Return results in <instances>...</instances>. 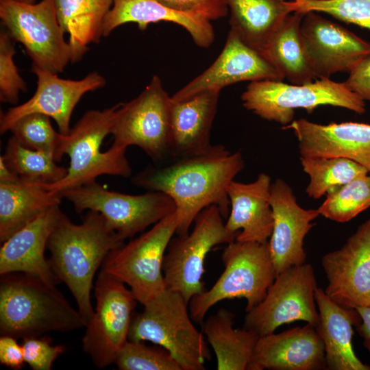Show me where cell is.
I'll return each mask as SVG.
<instances>
[{
    "label": "cell",
    "instance_id": "cell-40",
    "mask_svg": "<svg viewBox=\"0 0 370 370\" xmlns=\"http://www.w3.org/2000/svg\"><path fill=\"white\" fill-rule=\"evenodd\" d=\"M168 8L189 14L203 16L214 21L228 13L227 0H158Z\"/></svg>",
    "mask_w": 370,
    "mask_h": 370
},
{
    "label": "cell",
    "instance_id": "cell-39",
    "mask_svg": "<svg viewBox=\"0 0 370 370\" xmlns=\"http://www.w3.org/2000/svg\"><path fill=\"white\" fill-rule=\"evenodd\" d=\"M22 347L25 362L34 370H50L53 362L65 352L62 345H52L49 338H23Z\"/></svg>",
    "mask_w": 370,
    "mask_h": 370
},
{
    "label": "cell",
    "instance_id": "cell-44",
    "mask_svg": "<svg viewBox=\"0 0 370 370\" xmlns=\"http://www.w3.org/2000/svg\"><path fill=\"white\" fill-rule=\"evenodd\" d=\"M19 177L12 172L5 163L2 156L0 157V182H11Z\"/></svg>",
    "mask_w": 370,
    "mask_h": 370
},
{
    "label": "cell",
    "instance_id": "cell-19",
    "mask_svg": "<svg viewBox=\"0 0 370 370\" xmlns=\"http://www.w3.org/2000/svg\"><path fill=\"white\" fill-rule=\"evenodd\" d=\"M270 192L273 225L268 243L278 275L306 262L304 240L320 214L317 209L301 207L291 186L282 179L271 184Z\"/></svg>",
    "mask_w": 370,
    "mask_h": 370
},
{
    "label": "cell",
    "instance_id": "cell-28",
    "mask_svg": "<svg viewBox=\"0 0 370 370\" xmlns=\"http://www.w3.org/2000/svg\"><path fill=\"white\" fill-rule=\"evenodd\" d=\"M230 29L249 46L262 52L292 12L285 0H227Z\"/></svg>",
    "mask_w": 370,
    "mask_h": 370
},
{
    "label": "cell",
    "instance_id": "cell-24",
    "mask_svg": "<svg viewBox=\"0 0 370 370\" xmlns=\"http://www.w3.org/2000/svg\"><path fill=\"white\" fill-rule=\"evenodd\" d=\"M220 91H204L173 101L171 107V148L173 160L201 156L215 150L210 131Z\"/></svg>",
    "mask_w": 370,
    "mask_h": 370
},
{
    "label": "cell",
    "instance_id": "cell-13",
    "mask_svg": "<svg viewBox=\"0 0 370 370\" xmlns=\"http://www.w3.org/2000/svg\"><path fill=\"white\" fill-rule=\"evenodd\" d=\"M95 311L88 322L82 347L95 365L103 369L114 363L128 340L137 300L125 284L101 269L95 286Z\"/></svg>",
    "mask_w": 370,
    "mask_h": 370
},
{
    "label": "cell",
    "instance_id": "cell-29",
    "mask_svg": "<svg viewBox=\"0 0 370 370\" xmlns=\"http://www.w3.org/2000/svg\"><path fill=\"white\" fill-rule=\"evenodd\" d=\"M58 21L69 36L71 62L80 60L90 43L103 36L104 19L113 0H54Z\"/></svg>",
    "mask_w": 370,
    "mask_h": 370
},
{
    "label": "cell",
    "instance_id": "cell-6",
    "mask_svg": "<svg viewBox=\"0 0 370 370\" xmlns=\"http://www.w3.org/2000/svg\"><path fill=\"white\" fill-rule=\"evenodd\" d=\"M120 103L103 110L87 111L66 135L65 154L70 158L66 175L58 182L42 184L53 193L95 181L103 175L129 177L132 169L126 149L110 147L101 151L104 138L112 132Z\"/></svg>",
    "mask_w": 370,
    "mask_h": 370
},
{
    "label": "cell",
    "instance_id": "cell-38",
    "mask_svg": "<svg viewBox=\"0 0 370 370\" xmlns=\"http://www.w3.org/2000/svg\"><path fill=\"white\" fill-rule=\"evenodd\" d=\"M15 53L12 38L8 32L0 34V99L16 103L21 91L26 90V84L18 72L14 61Z\"/></svg>",
    "mask_w": 370,
    "mask_h": 370
},
{
    "label": "cell",
    "instance_id": "cell-23",
    "mask_svg": "<svg viewBox=\"0 0 370 370\" xmlns=\"http://www.w3.org/2000/svg\"><path fill=\"white\" fill-rule=\"evenodd\" d=\"M271 177L260 173L251 183L233 180L228 186L230 212L225 223L236 241L267 243L270 238L273 217L270 204Z\"/></svg>",
    "mask_w": 370,
    "mask_h": 370
},
{
    "label": "cell",
    "instance_id": "cell-31",
    "mask_svg": "<svg viewBox=\"0 0 370 370\" xmlns=\"http://www.w3.org/2000/svg\"><path fill=\"white\" fill-rule=\"evenodd\" d=\"M304 14H290L261 52L293 84H308L317 79L300 34Z\"/></svg>",
    "mask_w": 370,
    "mask_h": 370
},
{
    "label": "cell",
    "instance_id": "cell-21",
    "mask_svg": "<svg viewBox=\"0 0 370 370\" xmlns=\"http://www.w3.org/2000/svg\"><path fill=\"white\" fill-rule=\"evenodd\" d=\"M326 369L323 341L307 323L260 336L247 370Z\"/></svg>",
    "mask_w": 370,
    "mask_h": 370
},
{
    "label": "cell",
    "instance_id": "cell-35",
    "mask_svg": "<svg viewBox=\"0 0 370 370\" xmlns=\"http://www.w3.org/2000/svg\"><path fill=\"white\" fill-rule=\"evenodd\" d=\"M9 131L24 147L48 154L56 162L60 161L65 154L66 135L56 132L50 117L44 114L25 115Z\"/></svg>",
    "mask_w": 370,
    "mask_h": 370
},
{
    "label": "cell",
    "instance_id": "cell-43",
    "mask_svg": "<svg viewBox=\"0 0 370 370\" xmlns=\"http://www.w3.org/2000/svg\"><path fill=\"white\" fill-rule=\"evenodd\" d=\"M360 317V322L356 326L357 331L363 339L365 347L370 353V305L356 309Z\"/></svg>",
    "mask_w": 370,
    "mask_h": 370
},
{
    "label": "cell",
    "instance_id": "cell-1",
    "mask_svg": "<svg viewBox=\"0 0 370 370\" xmlns=\"http://www.w3.org/2000/svg\"><path fill=\"white\" fill-rule=\"evenodd\" d=\"M240 151L231 153L223 145L201 156L181 158L160 167L150 166L133 178L137 186L169 196L175 206V234L189 232L196 217L216 206L223 219L229 215L227 188L244 168Z\"/></svg>",
    "mask_w": 370,
    "mask_h": 370
},
{
    "label": "cell",
    "instance_id": "cell-18",
    "mask_svg": "<svg viewBox=\"0 0 370 370\" xmlns=\"http://www.w3.org/2000/svg\"><path fill=\"white\" fill-rule=\"evenodd\" d=\"M284 79L260 51L249 46L230 29L215 61L171 98L173 101H179L204 91L221 92L224 87L240 82Z\"/></svg>",
    "mask_w": 370,
    "mask_h": 370
},
{
    "label": "cell",
    "instance_id": "cell-33",
    "mask_svg": "<svg viewBox=\"0 0 370 370\" xmlns=\"http://www.w3.org/2000/svg\"><path fill=\"white\" fill-rule=\"evenodd\" d=\"M300 163L310 178L306 193L313 199H319L331 189L369 173L360 164L344 158L300 156Z\"/></svg>",
    "mask_w": 370,
    "mask_h": 370
},
{
    "label": "cell",
    "instance_id": "cell-42",
    "mask_svg": "<svg viewBox=\"0 0 370 370\" xmlns=\"http://www.w3.org/2000/svg\"><path fill=\"white\" fill-rule=\"evenodd\" d=\"M0 362L14 370L21 369L25 362L22 345H20L16 338L1 335L0 338Z\"/></svg>",
    "mask_w": 370,
    "mask_h": 370
},
{
    "label": "cell",
    "instance_id": "cell-30",
    "mask_svg": "<svg viewBox=\"0 0 370 370\" xmlns=\"http://www.w3.org/2000/svg\"><path fill=\"white\" fill-rule=\"evenodd\" d=\"M234 318L233 312L221 308L201 323L218 370H247L260 337L245 328H234Z\"/></svg>",
    "mask_w": 370,
    "mask_h": 370
},
{
    "label": "cell",
    "instance_id": "cell-4",
    "mask_svg": "<svg viewBox=\"0 0 370 370\" xmlns=\"http://www.w3.org/2000/svg\"><path fill=\"white\" fill-rule=\"evenodd\" d=\"M143 306V310L132 318L128 340L150 341L164 348L182 370L205 369L209 349L192 323L184 297L166 288Z\"/></svg>",
    "mask_w": 370,
    "mask_h": 370
},
{
    "label": "cell",
    "instance_id": "cell-25",
    "mask_svg": "<svg viewBox=\"0 0 370 370\" xmlns=\"http://www.w3.org/2000/svg\"><path fill=\"white\" fill-rule=\"evenodd\" d=\"M314 297L319 312L315 329L324 345L326 369L370 370V365L357 357L352 346L353 328L360 322L358 311L337 304L319 287Z\"/></svg>",
    "mask_w": 370,
    "mask_h": 370
},
{
    "label": "cell",
    "instance_id": "cell-10",
    "mask_svg": "<svg viewBox=\"0 0 370 370\" xmlns=\"http://www.w3.org/2000/svg\"><path fill=\"white\" fill-rule=\"evenodd\" d=\"M171 107V97L160 78L153 75L140 95L120 103L111 147L127 149L137 146L155 162L173 158Z\"/></svg>",
    "mask_w": 370,
    "mask_h": 370
},
{
    "label": "cell",
    "instance_id": "cell-7",
    "mask_svg": "<svg viewBox=\"0 0 370 370\" xmlns=\"http://www.w3.org/2000/svg\"><path fill=\"white\" fill-rule=\"evenodd\" d=\"M241 100L247 110L283 126L293 121L295 110L299 108L309 114L320 106L341 107L360 114L365 112V101L344 82L327 78L301 85L277 80L251 82L242 94Z\"/></svg>",
    "mask_w": 370,
    "mask_h": 370
},
{
    "label": "cell",
    "instance_id": "cell-22",
    "mask_svg": "<svg viewBox=\"0 0 370 370\" xmlns=\"http://www.w3.org/2000/svg\"><path fill=\"white\" fill-rule=\"evenodd\" d=\"M62 211L53 206L5 241L0 249V275L25 273L53 285L60 282L45 256Z\"/></svg>",
    "mask_w": 370,
    "mask_h": 370
},
{
    "label": "cell",
    "instance_id": "cell-34",
    "mask_svg": "<svg viewBox=\"0 0 370 370\" xmlns=\"http://www.w3.org/2000/svg\"><path fill=\"white\" fill-rule=\"evenodd\" d=\"M317 208L326 219L345 223L370 207V174L359 175L331 189Z\"/></svg>",
    "mask_w": 370,
    "mask_h": 370
},
{
    "label": "cell",
    "instance_id": "cell-37",
    "mask_svg": "<svg viewBox=\"0 0 370 370\" xmlns=\"http://www.w3.org/2000/svg\"><path fill=\"white\" fill-rule=\"evenodd\" d=\"M292 11L324 12L370 30V0H293Z\"/></svg>",
    "mask_w": 370,
    "mask_h": 370
},
{
    "label": "cell",
    "instance_id": "cell-27",
    "mask_svg": "<svg viewBox=\"0 0 370 370\" xmlns=\"http://www.w3.org/2000/svg\"><path fill=\"white\" fill-rule=\"evenodd\" d=\"M62 197L42 184L18 179L0 182V241L3 243L38 215L56 205Z\"/></svg>",
    "mask_w": 370,
    "mask_h": 370
},
{
    "label": "cell",
    "instance_id": "cell-12",
    "mask_svg": "<svg viewBox=\"0 0 370 370\" xmlns=\"http://www.w3.org/2000/svg\"><path fill=\"white\" fill-rule=\"evenodd\" d=\"M60 195L73 204L77 213L86 210L100 213L108 227L123 240L175 211L172 199L162 192L127 195L108 190L96 180Z\"/></svg>",
    "mask_w": 370,
    "mask_h": 370
},
{
    "label": "cell",
    "instance_id": "cell-14",
    "mask_svg": "<svg viewBox=\"0 0 370 370\" xmlns=\"http://www.w3.org/2000/svg\"><path fill=\"white\" fill-rule=\"evenodd\" d=\"M317 287L310 264L288 268L276 276L264 298L246 312L243 328L259 336L295 321H304L315 328L319 321L314 297Z\"/></svg>",
    "mask_w": 370,
    "mask_h": 370
},
{
    "label": "cell",
    "instance_id": "cell-8",
    "mask_svg": "<svg viewBox=\"0 0 370 370\" xmlns=\"http://www.w3.org/2000/svg\"><path fill=\"white\" fill-rule=\"evenodd\" d=\"M217 206L204 209L195 218L192 231L171 240L162 263L167 289L180 293L189 304L205 291L202 277L207 254L215 246L234 241L238 234L227 230Z\"/></svg>",
    "mask_w": 370,
    "mask_h": 370
},
{
    "label": "cell",
    "instance_id": "cell-20",
    "mask_svg": "<svg viewBox=\"0 0 370 370\" xmlns=\"http://www.w3.org/2000/svg\"><path fill=\"white\" fill-rule=\"evenodd\" d=\"M282 129L293 131L300 156L338 157L352 160L370 174V125L358 122L315 123L293 120Z\"/></svg>",
    "mask_w": 370,
    "mask_h": 370
},
{
    "label": "cell",
    "instance_id": "cell-36",
    "mask_svg": "<svg viewBox=\"0 0 370 370\" xmlns=\"http://www.w3.org/2000/svg\"><path fill=\"white\" fill-rule=\"evenodd\" d=\"M143 341L127 340L119 349L114 363L121 370H182L164 348L150 347Z\"/></svg>",
    "mask_w": 370,
    "mask_h": 370
},
{
    "label": "cell",
    "instance_id": "cell-11",
    "mask_svg": "<svg viewBox=\"0 0 370 370\" xmlns=\"http://www.w3.org/2000/svg\"><path fill=\"white\" fill-rule=\"evenodd\" d=\"M0 18L12 39L24 46L32 67L58 74L71 61L54 0L38 3L0 0Z\"/></svg>",
    "mask_w": 370,
    "mask_h": 370
},
{
    "label": "cell",
    "instance_id": "cell-26",
    "mask_svg": "<svg viewBox=\"0 0 370 370\" xmlns=\"http://www.w3.org/2000/svg\"><path fill=\"white\" fill-rule=\"evenodd\" d=\"M159 21L180 25L200 47H209L214 41V29L207 18L171 9L158 0H113L103 21V36H108L115 28L127 23H136L138 28L144 30L149 23Z\"/></svg>",
    "mask_w": 370,
    "mask_h": 370
},
{
    "label": "cell",
    "instance_id": "cell-17",
    "mask_svg": "<svg viewBox=\"0 0 370 370\" xmlns=\"http://www.w3.org/2000/svg\"><path fill=\"white\" fill-rule=\"evenodd\" d=\"M300 34L316 78L350 72L370 55V43L316 12L305 13Z\"/></svg>",
    "mask_w": 370,
    "mask_h": 370
},
{
    "label": "cell",
    "instance_id": "cell-41",
    "mask_svg": "<svg viewBox=\"0 0 370 370\" xmlns=\"http://www.w3.org/2000/svg\"><path fill=\"white\" fill-rule=\"evenodd\" d=\"M344 84L364 101H370V55L362 59L349 72Z\"/></svg>",
    "mask_w": 370,
    "mask_h": 370
},
{
    "label": "cell",
    "instance_id": "cell-15",
    "mask_svg": "<svg viewBox=\"0 0 370 370\" xmlns=\"http://www.w3.org/2000/svg\"><path fill=\"white\" fill-rule=\"evenodd\" d=\"M326 295L337 304L356 309L370 305V218L346 243L321 258Z\"/></svg>",
    "mask_w": 370,
    "mask_h": 370
},
{
    "label": "cell",
    "instance_id": "cell-16",
    "mask_svg": "<svg viewBox=\"0 0 370 370\" xmlns=\"http://www.w3.org/2000/svg\"><path fill=\"white\" fill-rule=\"evenodd\" d=\"M37 77V88L27 101L9 108L1 114L0 132L9 131L22 116L31 113L44 114L52 118L59 132L68 134L73 110L84 94L103 87L106 80L96 71L79 80L63 79L56 73L32 67Z\"/></svg>",
    "mask_w": 370,
    "mask_h": 370
},
{
    "label": "cell",
    "instance_id": "cell-32",
    "mask_svg": "<svg viewBox=\"0 0 370 370\" xmlns=\"http://www.w3.org/2000/svg\"><path fill=\"white\" fill-rule=\"evenodd\" d=\"M8 167L23 181L51 184L65 177L68 169L45 153L24 147L12 136L1 156Z\"/></svg>",
    "mask_w": 370,
    "mask_h": 370
},
{
    "label": "cell",
    "instance_id": "cell-9",
    "mask_svg": "<svg viewBox=\"0 0 370 370\" xmlns=\"http://www.w3.org/2000/svg\"><path fill=\"white\" fill-rule=\"evenodd\" d=\"M177 225L175 211L138 237L112 250L101 269L127 285L137 301L145 304L166 289L162 263Z\"/></svg>",
    "mask_w": 370,
    "mask_h": 370
},
{
    "label": "cell",
    "instance_id": "cell-2",
    "mask_svg": "<svg viewBox=\"0 0 370 370\" xmlns=\"http://www.w3.org/2000/svg\"><path fill=\"white\" fill-rule=\"evenodd\" d=\"M124 241L100 213L92 210L80 224L72 223L62 212L49 236L51 267L59 281L69 288L87 323L94 313L90 293L95 273L108 254Z\"/></svg>",
    "mask_w": 370,
    "mask_h": 370
},
{
    "label": "cell",
    "instance_id": "cell-3",
    "mask_svg": "<svg viewBox=\"0 0 370 370\" xmlns=\"http://www.w3.org/2000/svg\"><path fill=\"white\" fill-rule=\"evenodd\" d=\"M0 334L16 338L86 326L56 285L25 273L1 275Z\"/></svg>",
    "mask_w": 370,
    "mask_h": 370
},
{
    "label": "cell",
    "instance_id": "cell-5",
    "mask_svg": "<svg viewBox=\"0 0 370 370\" xmlns=\"http://www.w3.org/2000/svg\"><path fill=\"white\" fill-rule=\"evenodd\" d=\"M224 271L208 291L190 301L192 319L202 323L208 311L224 299L245 298V311L251 310L265 297L277 275L269 243L234 241L221 255Z\"/></svg>",
    "mask_w": 370,
    "mask_h": 370
},
{
    "label": "cell",
    "instance_id": "cell-45",
    "mask_svg": "<svg viewBox=\"0 0 370 370\" xmlns=\"http://www.w3.org/2000/svg\"><path fill=\"white\" fill-rule=\"evenodd\" d=\"M17 1L23 2V3H33L35 1V0H17Z\"/></svg>",
    "mask_w": 370,
    "mask_h": 370
}]
</instances>
